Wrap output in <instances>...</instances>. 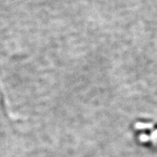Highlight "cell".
<instances>
[{
	"mask_svg": "<svg viewBox=\"0 0 157 157\" xmlns=\"http://www.w3.org/2000/svg\"><path fill=\"white\" fill-rule=\"evenodd\" d=\"M140 141H142V142H147V141L150 140V137L148 136L147 135L143 134L140 136Z\"/></svg>",
	"mask_w": 157,
	"mask_h": 157,
	"instance_id": "3",
	"label": "cell"
},
{
	"mask_svg": "<svg viewBox=\"0 0 157 157\" xmlns=\"http://www.w3.org/2000/svg\"><path fill=\"white\" fill-rule=\"evenodd\" d=\"M150 138H151V140L155 145H157V129L151 133Z\"/></svg>",
	"mask_w": 157,
	"mask_h": 157,
	"instance_id": "2",
	"label": "cell"
},
{
	"mask_svg": "<svg viewBox=\"0 0 157 157\" xmlns=\"http://www.w3.org/2000/svg\"><path fill=\"white\" fill-rule=\"evenodd\" d=\"M135 127L137 129H152L153 124H143L138 122L135 124Z\"/></svg>",
	"mask_w": 157,
	"mask_h": 157,
	"instance_id": "1",
	"label": "cell"
}]
</instances>
